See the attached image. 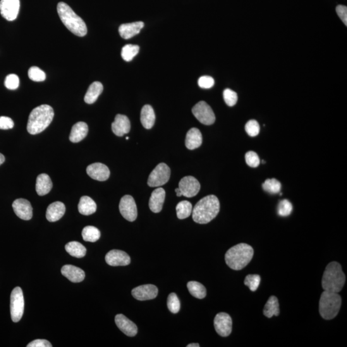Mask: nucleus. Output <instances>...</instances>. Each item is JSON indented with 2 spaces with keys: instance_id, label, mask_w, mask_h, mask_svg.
Masks as SVG:
<instances>
[{
  "instance_id": "7",
  "label": "nucleus",
  "mask_w": 347,
  "mask_h": 347,
  "mask_svg": "<svg viewBox=\"0 0 347 347\" xmlns=\"http://www.w3.org/2000/svg\"><path fill=\"white\" fill-rule=\"evenodd\" d=\"M25 307L22 289L16 287L11 294V315L13 322H20L23 317Z\"/></svg>"
},
{
  "instance_id": "43",
  "label": "nucleus",
  "mask_w": 347,
  "mask_h": 347,
  "mask_svg": "<svg viewBox=\"0 0 347 347\" xmlns=\"http://www.w3.org/2000/svg\"><path fill=\"white\" fill-rule=\"evenodd\" d=\"M223 97L224 102L228 105V106H234L238 102V94L233 90L230 89L224 90L223 92Z\"/></svg>"
},
{
  "instance_id": "51",
  "label": "nucleus",
  "mask_w": 347,
  "mask_h": 347,
  "mask_svg": "<svg viewBox=\"0 0 347 347\" xmlns=\"http://www.w3.org/2000/svg\"><path fill=\"white\" fill-rule=\"evenodd\" d=\"M187 347H200V344L198 343H191L188 344Z\"/></svg>"
},
{
  "instance_id": "29",
  "label": "nucleus",
  "mask_w": 347,
  "mask_h": 347,
  "mask_svg": "<svg viewBox=\"0 0 347 347\" xmlns=\"http://www.w3.org/2000/svg\"><path fill=\"white\" fill-rule=\"evenodd\" d=\"M103 91V85L101 83H93L88 88L85 97V101L88 104H92L97 101L98 97Z\"/></svg>"
},
{
  "instance_id": "52",
  "label": "nucleus",
  "mask_w": 347,
  "mask_h": 347,
  "mask_svg": "<svg viewBox=\"0 0 347 347\" xmlns=\"http://www.w3.org/2000/svg\"><path fill=\"white\" fill-rule=\"evenodd\" d=\"M126 140H129V137H126Z\"/></svg>"
},
{
  "instance_id": "42",
  "label": "nucleus",
  "mask_w": 347,
  "mask_h": 347,
  "mask_svg": "<svg viewBox=\"0 0 347 347\" xmlns=\"http://www.w3.org/2000/svg\"><path fill=\"white\" fill-rule=\"evenodd\" d=\"M5 86L7 89L11 90H16L20 85V79L16 74H10L7 75L5 80Z\"/></svg>"
},
{
  "instance_id": "21",
  "label": "nucleus",
  "mask_w": 347,
  "mask_h": 347,
  "mask_svg": "<svg viewBox=\"0 0 347 347\" xmlns=\"http://www.w3.org/2000/svg\"><path fill=\"white\" fill-rule=\"evenodd\" d=\"M61 274L73 283L82 282L85 278V272L81 268L72 265H64L61 269Z\"/></svg>"
},
{
  "instance_id": "26",
  "label": "nucleus",
  "mask_w": 347,
  "mask_h": 347,
  "mask_svg": "<svg viewBox=\"0 0 347 347\" xmlns=\"http://www.w3.org/2000/svg\"><path fill=\"white\" fill-rule=\"evenodd\" d=\"M53 184L51 179L47 174H41L37 176L35 190L37 195L41 196L47 195L51 190Z\"/></svg>"
},
{
  "instance_id": "10",
  "label": "nucleus",
  "mask_w": 347,
  "mask_h": 347,
  "mask_svg": "<svg viewBox=\"0 0 347 347\" xmlns=\"http://www.w3.org/2000/svg\"><path fill=\"white\" fill-rule=\"evenodd\" d=\"M119 210L122 215L128 221H135L137 217V207L135 200L131 196L126 195L121 199Z\"/></svg>"
},
{
  "instance_id": "17",
  "label": "nucleus",
  "mask_w": 347,
  "mask_h": 347,
  "mask_svg": "<svg viewBox=\"0 0 347 347\" xmlns=\"http://www.w3.org/2000/svg\"><path fill=\"white\" fill-rule=\"evenodd\" d=\"M86 172L90 178L100 181H106L110 176L108 167L101 163L90 165L86 169Z\"/></svg>"
},
{
  "instance_id": "28",
  "label": "nucleus",
  "mask_w": 347,
  "mask_h": 347,
  "mask_svg": "<svg viewBox=\"0 0 347 347\" xmlns=\"http://www.w3.org/2000/svg\"><path fill=\"white\" fill-rule=\"evenodd\" d=\"M79 212L85 215L94 214L97 210L96 203L88 196H83L78 205Z\"/></svg>"
},
{
  "instance_id": "40",
  "label": "nucleus",
  "mask_w": 347,
  "mask_h": 347,
  "mask_svg": "<svg viewBox=\"0 0 347 347\" xmlns=\"http://www.w3.org/2000/svg\"><path fill=\"white\" fill-rule=\"evenodd\" d=\"M293 211V205L288 200H282L278 207V214L282 217H287Z\"/></svg>"
},
{
  "instance_id": "37",
  "label": "nucleus",
  "mask_w": 347,
  "mask_h": 347,
  "mask_svg": "<svg viewBox=\"0 0 347 347\" xmlns=\"http://www.w3.org/2000/svg\"><path fill=\"white\" fill-rule=\"evenodd\" d=\"M28 78L35 82H42L46 80V74L37 66H32L28 69Z\"/></svg>"
},
{
  "instance_id": "16",
  "label": "nucleus",
  "mask_w": 347,
  "mask_h": 347,
  "mask_svg": "<svg viewBox=\"0 0 347 347\" xmlns=\"http://www.w3.org/2000/svg\"><path fill=\"white\" fill-rule=\"evenodd\" d=\"M107 264L111 266H125L130 264L131 258L123 251L112 250L105 257Z\"/></svg>"
},
{
  "instance_id": "19",
  "label": "nucleus",
  "mask_w": 347,
  "mask_h": 347,
  "mask_svg": "<svg viewBox=\"0 0 347 347\" xmlns=\"http://www.w3.org/2000/svg\"><path fill=\"white\" fill-rule=\"evenodd\" d=\"M111 129L114 135L123 136L130 131V121L126 116L121 114H117L114 121L111 124Z\"/></svg>"
},
{
  "instance_id": "11",
  "label": "nucleus",
  "mask_w": 347,
  "mask_h": 347,
  "mask_svg": "<svg viewBox=\"0 0 347 347\" xmlns=\"http://www.w3.org/2000/svg\"><path fill=\"white\" fill-rule=\"evenodd\" d=\"M214 324L215 331L219 336L227 337L232 333V320L227 313H218L215 316Z\"/></svg>"
},
{
  "instance_id": "15",
  "label": "nucleus",
  "mask_w": 347,
  "mask_h": 347,
  "mask_svg": "<svg viewBox=\"0 0 347 347\" xmlns=\"http://www.w3.org/2000/svg\"><path fill=\"white\" fill-rule=\"evenodd\" d=\"M13 208L16 215L20 219L28 221L32 219L33 210L32 205L25 199H18L13 203Z\"/></svg>"
},
{
  "instance_id": "30",
  "label": "nucleus",
  "mask_w": 347,
  "mask_h": 347,
  "mask_svg": "<svg viewBox=\"0 0 347 347\" xmlns=\"http://www.w3.org/2000/svg\"><path fill=\"white\" fill-rule=\"evenodd\" d=\"M264 315L268 318H271L274 316H279L280 309L279 300L276 296H270L264 308Z\"/></svg>"
},
{
  "instance_id": "25",
  "label": "nucleus",
  "mask_w": 347,
  "mask_h": 347,
  "mask_svg": "<svg viewBox=\"0 0 347 347\" xmlns=\"http://www.w3.org/2000/svg\"><path fill=\"white\" fill-rule=\"evenodd\" d=\"M88 133V126L87 124L84 122H79L72 127L69 140L73 143H78L82 141L87 136Z\"/></svg>"
},
{
  "instance_id": "31",
  "label": "nucleus",
  "mask_w": 347,
  "mask_h": 347,
  "mask_svg": "<svg viewBox=\"0 0 347 347\" xmlns=\"http://www.w3.org/2000/svg\"><path fill=\"white\" fill-rule=\"evenodd\" d=\"M65 250L69 255L76 258H83L86 254V249L79 242H69L65 246Z\"/></svg>"
},
{
  "instance_id": "45",
  "label": "nucleus",
  "mask_w": 347,
  "mask_h": 347,
  "mask_svg": "<svg viewBox=\"0 0 347 347\" xmlns=\"http://www.w3.org/2000/svg\"><path fill=\"white\" fill-rule=\"evenodd\" d=\"M215 81L210 76H201L198 80V85L203 89H210L214 86Z\"/></svg>"
},
{
  "instance_id": "44",
  "label": "nucleus",
  "mask_w": 347,
  "mask_h": 347,
  "mask_svg": "<svg viewBox=\"0 0 347 347\" xmlns=\"http://www.w3.org/2000/svg\"><path fill=\"white\" fill-rule=\"evenodd\" d=\"M245 159L246 164H248V166L253 167V168H256V167L259 166V157H258L257 153L255 152L249 151L246 153Z\"/></svg>"
},
{
  "instance_id": "4",
  "label": "nucleus",
  "mask_w": 347,
  "mask_h": 347,
  "mask_svg": "<svg viewBox=\"0 0 347 347\" xmlns=\"http://www.w3.org/2000/svg\"><path fill=\"white\" fill-rule=\"evenodd\" d=\"M254 251L251 246L241 243L229 249L225 254V261L231 269L241 270L252 260Z\"/></svg>"
},
{
  "instance_id": "18",
  "label": "nucleus",
  "mask_w": 347,
  "mask_h": 347,
  "mask_svg": "<svg viewBox=\"0 0 347 347\" xmlns=\"http://www.w3.org/2000/svg\"><path fill=\"white\" fill-rule=\"evenodd\" d=\"M114 320H115L117 326L126 336L133 337L137 334V326L125 316L122 314L117 315Z\"/></svg>"
},
{
  "instance_id": "46",
  "label": "nucleus",
  "mask_w": 347,
  "mask_h": 347,
  "mask_svg": "<svg viewBox=\"0 0 347 347\" xmlns=\"http://www.w3.org/2000/svg\"><path fill=\"white\" fill-rule=\"evenodd\" d=\"M14 126L13 120L7 117H0V129L7 130L13 129Z\"/></svg>"
},
{
  "instance_id": "32",
  "label": "nucleus",
  "mask_w": 347,
  "mask_h": 347,
  "mask_svg": "<svg viewBox=\"0 0 347 347\" xmlns=\"http://www.w3.org/2000/svg\"><path fill=\"white\" fill-rule=\"evenodd\" d=\"M187 288L194 297L203 299L207 296V290L205 287L200 282L190 281L187 284Z\"/></svg>"
},
{
  "instance_id": "12",
  "label": "nucleus",
  "mask_w": 347,
  "mask_h": 347,
  "mask_svg": "<svg viewBox=\"0 0 347 347\" xmlns=\"http://www.w3.org/2000/svg\"><path fill=\"white\" fill-rule=\"evenodd\" d=\"M200 188V182L192 176L184 177L179 183V188L182 196L186 198H192L197 195Z\"/></svg>"
},
{
  "instance_id": "20",
  "label": "nucleus",
  "mask_w": 347,
  "mask_h": 347,
  "mask_svg": "<svg viewBox=\"0 0 347 347\" xmlns=\"http://www.w3.org/2000/svg\"><path fill=\"white\" fill-rule=\"evenodd\" d=\"M143 27H144V23L142 21L123 24L120 26L119 32L123 39L129 40L138 34Z\"/></svg>"
},
{
  "instance_id": "1",
  "label": "nucleus",
  "mask_w": 347,
  "mask_h": 347,
  "mask_svg": "<svg viewBox=\"0 0 347 347\" xmlns=\"http://www.w3.org/2000/svg\"><path fill=\"white\" fill-rule=\"evenodd\" d=\"M220 203L214 195L203 198L195 205L192 210L194 221L199 224H207L219 214Z\"/></svg>"
},
{
  "instance_id": "33",
  "label": "nucleus",
  "mask_w": 347,
  "mask_h": 347,
  "mask_svg": "<svg viewBox=\"0 0 347 347\" xmlns=\"http://www.w3.org/2000/svg\"><path fill=\"white\" fill-rule=\"evenodd\" d=\"M192 212V205L187 201L179 202L176 206L177 217L179 219L187 218Z\"/></svg>"
},
{
  "instance_id": "41",
  "label": "nucleus",
  "mask_w": 347,
  "mask_h": 347,
  "mask_svg": "<svg viewBox=\"0 0 347 347\" xmlns=\"http://www.w3.org/2000/svg\"><path fill=\"white\" fill-rule=\"evenodd\" d=\"M245 129L248 135L251 137H255L260 132V126L257 121L255 120H251L246 124Z\"/></svg>"
},
{
  "instance_id": "27",
  "label": "nucleus",
  "mask_w": 347,
  "mask_h": 347,
  "mask_svg": "<svg viewBox=\"0 0 347 347\" xmlns=\"http://www.w3.org/2000/svg\"><path fill=\"white\" fill-rule=\"evenodd\" d=\"M156 116L152 107L150 105H145L141 111L140 121L145 129H151L155 125Z\"/></svg>"
},
{
  "instance_id": "35",
  "label": "nucleus",
  "mask_w": 347,
  "mask_h": 347,
  "mask_svg": "<svg viewBox=\"0 0 347 347\" xmlns=\"http://www.w3.org/2000/svg\"><path fill=\"white\" fill-rule=\"evenodd\" d=\"M140 47L138 45L129 44L125 45L122 49L121 56L124 61H132L134 57L138 54Z\"/></svg>"
},
{
  "instance_id": "3",
  "label": "nucleus",
  "mask_w": 347,
  "mask_h": 347,
  "mask_svg": "<svg viewBox=\"0 0 347 347\" xmlns=\"http://www.w3.org/2000/svg\"><path fill=\"white\" fill-rule=\"evenodd\" d=\"M57 9L62 22L71 32L80 37H84L87 34L88 29L85 21L76 15L68 5L59 2Z\"/></svg>"
},
{
  "instance_id": "48",
  "label": "nucleus",
  "mask_w": 347,
  "mask_h": 347,
  "mask_svg": "<svg viewBox=\"0 0 347 347\" xmlns=\"http://www.w3.org/2000/svg\"><path fill=\"white\" fill-rule=\"evenodd\" d=\"M27 347H52V344L46 339H35L27 344Z\"/></svg>"
},
{
  "instance_id": "14",
  "label": "nucleus",
  "mask_w": 347,
  "mask_h": 347,
  "mask_svg": "<svg viewBox=\"0 0 347 347\" xmlns=\"http://www.w3.org/2000/svg\"><path fill=\"white\" fill-rule=\"evenodd\" d=\"M159 289L155 285L146 284L138 286L132 290V295L136 300L145 301L152 300L157 297Z\"/></svg>"
},
{
  "instance_id": "36",
  "label": "nucleus",
  "mask_w": 347,
  "mask_h": 347,
  "mask_svg": "<svg viewBox=\"0 0 347 347\" xmlns=\"http://www.w3.org/2000/svg\"><path fill=\"white\" fill-rule=\"evenodd\" d=\"M262 187L265 191L270 194H278L281 189V183L276 179H267L263 183Z\"/></svg>"
},
{
  "instance_id": "5",
  "label": "nucleus",
  "mask_w": 347,
  "mask_h": 347,
  "mask_svg": "<svg viewBox=\"0 0 347 347\" xmlns=\"http://www.w3.org/2000/svg\"><path fill=\"white\" fill-rule=\"evenodd\" d=\"M346 278L341 265L337 262L329 263L323 275L322 285L324 291L339 293L345 284Z\"/></svg>"
},
{
  "instance_id": "2",
  "label": "nucleus",
  "mask_w": 347,
  "mask_h": 347,
  "mask_svg": "<svg viewBox=\"0 0 347 347\" xmlns=\"http://www.w3.org/2000/svg\"><path fill=\"white\" fill-rule=\"evenodd\" d=\"M54 117V109L49 105L43 104L35 107L28 117V132L33 135L43 132L51 124Z\"/></svg>"
},
{
  "instance_id": "24",
  "label": "nucleus",
  "mask_w": 347,
  "mask_h": 347,
  "mask_svg": "<svg viewBox=\"0 0 347 347\" xmlns=\"http://www.w3.org/2000/svg\"><path fill=\"white\" fill-rule=\"evenodd\" d=\"M203 137L202 133L197 128H192L186 133L185 145L189 150L197 149L202 145Z\"/></svg>"
},
{
  "instance_id": "39",
  "label": "nucleus",
  "mask_w": 347,
  "mask_h": 347,
  "mask_svg": "<svg viewBox=\"0 0 347 347\" xmlns=\"http://www.w3.org/2000/svg\"><path fill=\"white\" fill-rule=\"evenodd\" d=\"M261 278L258 275H248L246 277L245 284L253 292L257 291L259 286Z\"/></svg>"
},
{
  "instance_id": "9",
  "label": "nucleus",
  "mask_w": 347,
  "mask_h": 347,
  "mask_svg": "<svg viewBox=\"0 0 347 347\" xmlns=\"http://www.w3.org/2000/svg\"><path fill=\"white\" fill-rule=\"evenodd\" d=\"M192 113L201 123L210 126L215 121V116L211 107L205 101H200L193 107Z\"/></svg>"
},
{
  "instance_id": "13",
  "label": "nucleus",
  "mask_w": 347,
  "mask_h": 347,
  "mask_svg": "<svg viewBox=\"0 0 347 347\" xmlns=\"http://www.w3.org/2000/svg\"><path fill=\"white\" fill-rule=\"evenodd\" d=\"M20 0H1L0 1V13L6 20L9 21L15 20L20 11Z\"/></svg>"
},
{
  "instance_id": "23",
  "label": "nucleus",
  "mask_w": 347,
  "mask_h": 347,
  "mask_svg": "<svg viewBox=\"0 0 347 347\" xmlns=\"http://www.w3.org/2000/svg\"><path fill=\"white\" fill-rule=\"evenodd\" d=\"M66 211L65 205L64 203L56 202L49 206L47 208L46 217L50 222H56L61 219Z\"/></svg>"
},
{
  "instance_id": "49",
  "label": "nucleus",
  "mask_w": 347,
  "mask_h": 347,
  "mask_svg": "<svg viewBox=\"0 0 347 347\" xmlns=\"http://www.w3.org/2000/svg\"><path fill=\"white\" fill-rule=\"evenodd\" d=\"M5 160H6V159H5L4 156L2 153H0V166L4 164Z\"/></svg>"
},
{
  "instance_id": "8",
  "label": "nucleus",
  "mask_w": 347,
  "mask_h": 347,
  "mask_svg": "<svg viewBox=\"0 0 347 347\" xmlns=\"http://www.w3.org/2000/svg\"><path fill=\"white\" fill-rule=\"evenodd\" d=\"M171 176V169L167 165L161 163L150 174L147 184L150 187H159L166 184Z\"/></svg>"
},
{
  "instance_id": "34",
  "label": "nucleus",
  "mask_w": 347,
  "mask_h": 347,
  "mask_svg": "<svg viewBox=\"0 0 347 347\" xmlns=\"http://www.w3.org/2000/svg\"><path fill=\"white\" fill-rule=\"evenodd\" d=\"M82 236L85 241L94 243L100 239V232L96 227L88 226L83 229Z\"/></svg>"
},
{
  "instance_id": "47",
  "label": "nucleus",
  "mask_w": 347,
  "mask_h": 347,
  "mask_svg": "<svg viewBox=\"0 0 347 347\" xmlns=\"http://www.w3.org/2000/svg\"><path fill=\"white\" fill-rule=\"evenodd\" d=\"M336 13L344 25H347V8L346 6H338L336 7Z\"/></svg>"
},
{
  "instance_id": "6",
  "label": "nucleus",
  "mask_w": 347,
  "mask_h": 347,
  "mask_svg": "<svg viewBox=\"0 0 347 347\" xmlns=\"http://www.w3.org/2000/svg\"><path fill=\"white\" fill-rule=\"evenodd\" d=\"M341 298L337 293L324 291L319 301V312L324 319H334L340 310Z\"/></svg>"
},
{
  "instance_id": "50",
  "label": "nucleus",
  "mask_w": 347,
  "mask_h": 347,
  "mask_svg": "<svg viewBox=\"0 0 347 347\" xmlns=\"http://www.w3.org/2000/svg\"><path fill=\"white\" fill-rule=\"evenodd\" d=\"M175 191H176V195H177V196H178V197H180V196H182L181 192L180 190H179V188H176Z\"/></svg>"
},
{
  "instance_id": "38",
  "label": "nucleus",
  "mask_w": 347,
  "mask_h": 347,
  "mask_svg": "<svg viewBox=\"0 0 347 347\" xmlns=\"http://www.w3.org/2000/svg\"><path fill=\"white\" fill-rule=\"evenodd\" d=\"M167 307L172 313L176 314L180 310V301L176 293H172L169 294L167 299Z\"/></svg>"
},
{
  "instance_id": "22",
  "label": "nucleus",
  "mask_w": 347,
  "mask_h": 347,
  "mask_svg": "<svg viewBox=\"0 0 347 347\" xmlns=\"http://www.w3.org/2000/svg\"><path fill=\"white\" fill-rule=\"evenodd\" d=\"M166 198V191L164 188H158L152 192L149 200V208L154 213H159L162 211L163 205Z\"/></svg>"
}]
</instances>
